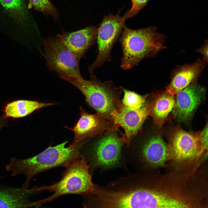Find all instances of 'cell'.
Here are the masks:
<instances>
[{"instance_id": "ba28073f", "label": "cell", "mask_w": 208, "mask_h": 208, "mask_svg": "<svg viewBox=\"0 0 208 208\" xmlns=\"http://www.w3.org/2000/svg\"><path fill=\"white\" fill-rule=\"evenodd\" d=\"M44 57L51 71L61 77L72 75H81L80 59L77 57L56 37L44 40L43 42Z\"/></svg>"}, {"instance_id": "44dd1931", "label": "cell", "mask_w": 208, "mask_h": 208, "mask_svg": "<svg viewBox=\"0 0 208 208\" xmlns=\"http://www.w3.org/2000/svg\"><path fill=\"white\" fill-rule=\"evenodd\" d=\"M149 0H131L132 5L123 16L125 20L136 15L148 3Z\"/></svg>"}, {"instance_id": "603a6c76", "label": "cell", "mask_w": 208, "mask_h": 208, "mask_svg": "<svg viewBox=\"0 0 208 208\" xmlns=\"http://www.w3.org/2000/svg\"><path fill=\"white\" fill-rule=\"evenodd\" d=\"M1 129V127H0V130Z\"/></svg>"}, {"instance_id": "ffe728a7", "label": "cell", "mask_w": 208, "mask_h": 208, "mask_svg": "<svg viewBox=\"0 0 208 208\" xmlns=\"http://www.w3.org/2000/svg\"><path fill=\"white\" fill-rule=\"evenodd\" d=\"M30 5L44 14L50 15L55 19L58 17L57 11L50 0H29Z\"/></svg>"}, {"instance_id": "7402d4cb", "label": "cell", "mask_w": 208, "mask_h": 208, "mask_svg": "<svg viewBox=\"0 0 208 208\" xmlns=\"http://www.w3.org/2000/svg\"><path fill=\"white\" fill-rule=\"evenodd\" d=\"M197 52L200 53L203 56V60L206 63L208 62V41L205 40L203 44L195 51Z\"/></svg>"}, {"instance_id": "4fadbf2b", "label": "cell", "mask_w": 208, "mask_h": 208, "mask_svg": "<svg viewBox=\"0 0 208 208\" xmlns=\"http://www.w3.org/2000/svg\"><path fill=\"white\" fill-rule=\"evenodd\" d=\"M98 28L90 26L76 31H65L56 37L77 57L81 59L96 40Z\"/></svg>"}, {"instance_id": "d6986e66", "label": "cell", "mask_w": 208, "mask_h": 208, "mask_svg": "<svg viewBox=\"0 0 208 208\" xmlns=\"http://www.w3.org/2000/svg\"><path fill=\"white\" fill-rule=\"evenodd\" d=\"M124 95L122 104L125 107L134 109L140 108L146 103L148 94L142 95L122 87Z\"/></svg>"}, {"instance_id": "277c9868", "label": "cell", "mask_w": 208, "mask_h": 208, "mask_svg": "<svg viewBox=\"0 0 208 208\" xmlns=\"http://www.w3.org/2000/svg\"><path fill=\"white\" fill-rule=\"evenodd\" d=\"M60 78L79 89L88 104L97 113L114 123L113 115L120 111L122 105L120 100L122 87H116L112 81L103 82L93 73L91 74L89 80L84 79L81 75Z\"/></svg>"}, {"instance_id": "6da1fadb", "label": "cell", "mask_w": 208, "mask_h": 208, "mask_svg": "<svg viewBox=\"0 0 208 208\" xmlns=\"http://www.w3.org/2000/svg\"><path fill=\"white\" fill-rule=\"evenodd\" d=\"M86 141L83 140L71 148L66 147L68 141L64 142L54 146H50L37 155L26 159L12 157L5 165V169L11 172L12 176L20 174L25 176V180L21 187L28 188L31 179L36 175L55 167H65L81 156V149Z\"/></svg>"}, {"instance_id": "9c48e42d", "label": "cell", "mask_w": 208, "mask_h": 208, "mask_svg": "<svg viewBox=\"0 0 208 208\" xmlns=\"http://www.w3.org/2000/svg\"><path fill=\"white\" fill-rule=\"evenodd\" d=\"M109 133L95 144L88 155H84L90 169L113 168L120 164L122 155V148L124 143L122 137L115 132Z\"/></svg>"}, {"instance_id": "7c38bea8", "label": "cell", "mask_w": 208, "mask_h": 208, "mask_svg": "<svg viewBox=\"0 0 208 208\" xmlns=\"http://www.w3.org/2000/svg\"><path fill=\"white\" fill-rule=\"evenodd\" d=\"M206 89L196 80L176 94L173 109L174 116L179 121L187 120L205 97Z\"/></svg>"}, {"instance_id": "8fae6325", "label": "cell", "mask_w": 208, "mask_h": 208, "mask_svg": "<svg viewBox=\"0 0 208 208\" xmlns=\"http://www.w3.org/2000/svg\"><path fill=\"white\" fill-rule=\"evenodd\" d=\"M151 103V101L147 100L143 106L136 109L126 107L122 104L120 111L113 114L114 123L118 127H122L124 130V133L122 137L127 148L149 116Z\"/></svg>"}, {"instance_id": "30bf717a", "label": "cell", "mask_w": 208, "mask_h": 208, "mask_svg": "<svg viewBox=\"0 0 208 208\" xmlns=\"http://www.w3.org/2000/svg\"><path fill=\"white\" fill-rule=\"evenodd\" d=\"M80 116L76 125L72 130L74 137L72 143L68 147H73L81 141L107 131H117L118 128L112 121L96 113L91 114L80 107Z\"/></svg>"}, {"instance_id": "e0dca14e", "label": "cell", "mask_w": 208, "mask_h": 208, "mask_svg": "<svg viewBox=\"0 0 208 208\" xmlns=\"http://www.w3.org/2000/svg\"><path fill=\"white\" fill-rule=\"evenodd\" d=\"M54 104L53 103H41L32 100H16L5 105L4 116L5 118H21L29 115L36 110Z\"/></svg>"}, {"instance_id": "ac0fdd59", "label": "cell", "mask_w": 208, "mask_h": 208, "mask_svg": "<svg viewBox=\"0 0 208 208\" xmlns=\"http://www.w3.org/2000/svg\"><path fill=\"white\" fill-rule=\"evenodd\" d=\"M3 7L16 19L21 22L27 17V12L24 0H0Z\"/></svg>"}, {"instance_id": "3957f363", "label": "cell", "mask_w": 208, "mask_h": 208, "mask_svg": "<svg viewBox=\"0 0 208 208\" xmlns=\"http://www.w3.org/2000/svg\"><path fill=\"white\" fill-rule=\"evenodd\" d=\"M157 29L151 26L134 30L125 25L119 40L122 49L120 67L122 70L138 66L143 59L154 57L167 48L164 45L166 35L158 33Z\"/></svg>"}, {"instance_id": "9a60e30c", "label": "cell", "mask_w": 208, "mask_h": 208, "mask_svg": "<svg viewBox=\"0 0 208 208\" xmlns=\"http://www.w3.org/2000/svg\"><path fill=\"white\" fill-rule=\"evenodd\" d=\"M36 191L0 185V208H26L34 206L30 197Z\"/></svg>"}, {"instance_id": "5bb4252c", "label": "cell", "mask_w": 208, "mask_h": 208, "mask_svg": "<svg viewBox=\"0 0 208 208\" xmlns=\"http://www.w3.org/2000/svg\"><path fill=\"white\" fill-rule=\"evenodd\" d=\"M206 63L198 58L190 64L177 65L171 72L170 81L166 86V90L174 95L176 94L197 80L201 76Z\"/></svg>"}, {"instance_id": "7a4b0ae2", "label": "cell", "mask_w": 208, "mask_h": 208, "mask_svg": "<svg viewBox=\"0 0 208 208\" xmlns=\"http://www.w3.org/2000/svg\"><path fill=\"white\" fill-rule=\"evenodd\" d=\"M168 144L171 155L164 168L166 172L187 174L196 170L207 160L208 149L201 142L198 132H187L176 127L171 134Z\"/></svg>"}, {"instance_id": "52a82bcc", "label": "cell", "mask_w": 208, "mask_h": 208, "mask_svg": "<svg viewBox=\"0 0 208 208\" xmlns=\"http://www.w3.org/2000/svg\"><path fill=\"white\" fill-rule=\"evenodd\" d=\"M125 20L123 16H120L118 14H109L104 17L98 28L97 57L88 68L91 74L93 73L95 68L101 67L106 62L111 60L112 49L122 32Z\"/></svg>"}, {"instance_id": "2e32d148", "label": "cell", "mask_w": 208, "mask_h": 208, "mask_svg": "<svg viewBox=\"0 0 208 208\" xmlns=\"http://www.w3.org/2000/svg\"><path fill=\"white\" fill-rule=\"evenodd\" d=\"M154 99L151 101L149 116L155 124L160 127L164 124L175 103L174 95L167 90L152 94Z\"/></svg>"}, {"instance_id": "5b68a950", "label": "cell", "mask_w": 208, "mask_h": 208, "mask_svg": "<svg viewBox=\"0 0 208 208\" xmlns=\"http://www.w3.org/2000/svg\"><path fill=\"white\" fill-rule=\"evenodd\" d=\"M61 179L49 185L35 186L33 190L37 192L47 190L54 194L46 198L35 202V207H38L43 204L50 202L61 196L68 194L82 195L92 193L96 184L92 180L90 166L83 154L65 167Z\"/></svg>"}, {"instance_id": "8992f818", "label": "cell", "mask_w": 208, "mask_h": 208, "mask_svg": "<svg viewBox=\"0 0 208 208\" xmlns=\"http://www.w3.org/2000/svg\"><path fill=\"white\" fill-rule=\"evenodd\" d=\"M171 155L170 147L158 135L145 140L136 151L125 155L139 172L165 168Z\"/></svg>"}]
</instances>
